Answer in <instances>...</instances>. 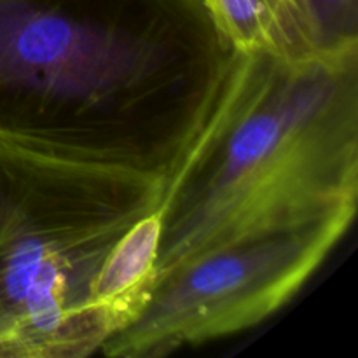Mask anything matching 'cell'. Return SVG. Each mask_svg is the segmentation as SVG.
<instances>
[{
    "label": "cell",
    "instance_id": "obj_1",
    "mask_svg": "<svg viewBox=\"0 0 358 358\" xmlns=\"http://www.w3.org/2000/svg\"><path fill=\"white\" fill-rule=\"evenodd\" d=\"M234 56L203 0H0V142L166 178Z\"/></svg>",
    "mask_w": 358,
    "mask_h": 358
},
{
    "label": "cell",
    "instance_id": "obj_2",
    "mask_svg": "<svg viewBox=\"0 0 358 358\" xmlns=\"http://www.w3.org/2000/svg\"><path fill=\"white\" fill-rule=\"evenodd\" d=\"M358 37L299 59L236 51L164 178L156 278L241 234L355 217Z\"/></svg>",
    "mask_w": 358,
    "mask_h": 358
},
{
    "label": "cell",
    "instance_id": "obj_3",
    "mask_svg": "<svg viewBox=\"0 0 358 358\" xmlns=\"http://www.w3.org/2000/svg\"><path fill=\"white\" fill-rule=\"evenodd\" d=\"M164 178L0 142V358H79L110 339L93 301Z\"/></svg>",
    "mask_w": 358,
    "mask_h": 358
},
{
    "label": "cell",
    "instance_id": "obj_4",
    "mask_svg": "<svg viewBox=\"0 0 358 358\" xmlns=\"http://www.w3.org/2000/svg\"><path fill=\"white\" fill-rule=\"evenodd\" d=\"M353 219L257 229L201 252L157 276L142 313L101 353L164 357L255 327L306 285Z\"/></svg>",
    "mask_w": 358,
    "mask_h": 358
},
{
    "label": "cell",
    "instance_id": "obj_5",
    "mask_svg": "<svg viewBox=\"0 0 358 358\" xmlns=\"http://www.w3.org/2000/svg\"><path fill=\"white\" fill-rule=\"evenodd\" d=\"M205 3L236 51L299 59L334 42L317 0H205Z\"/></svg>",
    "mask_w": 358,
    "mask_h": 358
},
{
    "label": "cell",
    "instance_id": "obj_6",
    "mask_svg": "<svg viewBox=\"0 0 358 358\" xmlns=\"http://www.w3.org/2000/svg\"><path fill=\"white\" fill-rule=\"evenodd\" d=\"M159 236V212L154 210L117 241L98 273L93 301L110 339L131 325L149 301L156 283Z\"/></svg>",
    "mask_w": 358,
    "mask_h": 358
},
{
    "label": "cell",
    "instance_id": "obj_7",
    "mask_svg": "<svg viewBox=\"0 0 358 358\" xmlns=\"http://www.w3.org/2000/svg\"><path fill=\"white\" fill-rule=\"evenodd\" d=\"M332 38L358 37L357 9L358 0H317Z\"/></svg>",
    "mask_w": 358,
    "mask_h": 358
},
{
    "label": "cell",
    "instance_id": "obj_8",
    "mask_svg": "<svg viewBox=\"0 0 358 358\" xmlns=\"http://www.w3.org/2000/svg\"><path fill=\"white\" fill-rule=\"evenodd\" d=\"M203 2H205V0H203Z\"/></svg>",
    "mask_w": 358,
    "mask_h": 358
}]
</instances>
